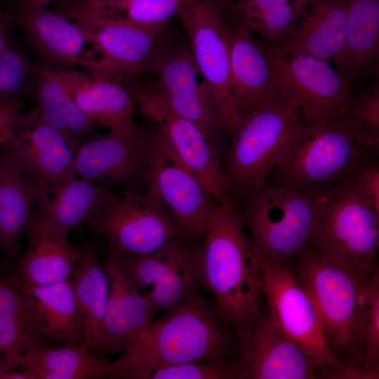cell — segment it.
<instances>
[{
    "mask_svg": "<svg viewBox=\"0 0 379 379\" xmlns=\"http://www.w3.org/2000/svg\"><path fill=\"white\" fill-rule=\"evenodd\" d=\"M379 214L362 197L354 176L323 200L310 245L331 260L371 280L378 271Z\"/></svg>",
    "mask_w": 379,
    "mask_h": 379,
    "instance_id": "obj_6",
    "label": "cell"
},
{
    "mask_svg": "<svg viewBox=\"0 0 379 379\" xmlns=\"http://www.w3.org/2000/svg\"><path fill=\"white\" fill-rule=\"evenodd\" d=\"M6 13L50 68H86L92 58L79 25L56 10L32 8L20 0H6Z\"/></svg>",
    "mask_w": 379,
    "mask_h": 379,
    "instance_id": "obj_20",
    "label": "cell"
},
{
    "mask_svg": "<svg viewBox=\"0 0 379 379\" xmlns=\"http://www.w3.org/2000/svg\"><path fill=\"white\" fill-rule=\"evenodd\" d=\"M1 271H0V281H1Z\"/></svg>",
    "mask_w": 379,
    "mask_h": 379,
    "instance_id": "obj_49",
    "label": "cell"
},
{
    "mask_svg": "<svg viewBox=\"0 0 379 379\" xmlns=\"http://www.w3.org/2000/svg\"><path fill=\"white\" fill-rule=\"evenodd\" d=\"M103 265L109 280L118 293L127 331L128 350L142 338L154 321L157 310L149 296L134 286L107 255Z\"/></svg>",
    "mask_w": 379,
    "mask_h": 379,
    "instance_id": "obj_33",
    "label": "cell"
},
{
    "mask_svg": "<svg viewBox=\"0 0 379 379\" xmlns=\"http://www.w3.org/2000/svg\"><path fill=\"white\" fill-rule=\"evenodd\" d=\"M25 6L36 9L48 8L57 0H20Z\"/></svg>",
    "mask_w": 379,
    "mask_h": 379,
    "instance_id": "obj_44",
    "label": "cell"
},
{
    "mask_svg": "<svg viewBox=\"0 0 379 379\" xmlns=\"http://www.w3.org/2000/svg\"><path fill=\"white\" fill-rule=\"evenodd\" d=\"M239 354L233 328L220 319L215 305L196 291L154 320L142 338L118 359L108 361L102 377L145 379L160 367Z\"/></svg>",
    "mask_w": 379,
    "mask_h": 379,
    "instance_id": "obj_2",
    "label": "cell"
},
{
    "mask_svg": "<svg viewBox=\"0 0 379 379\" xmlns=\"http://www.w3.org/2000/svg\"><path fill=\"white\" fill-rule=\"evenodd\" d=\"M32 185L38 215L51 231L65 239L79 226H88L117 197L109 187L77 175L50 186Z\"/></svg>",
    "mask_w": 379,
    "mask_h": 379,
    "instance_id": "obj_21",
    "label": "cell"
},
{
    "mask_svg": "<svg viewBox=\"0 0 379 379\" xmlns=\"http://www.w3.org/2000/svg\"><path fill=\"white\" fill-rule=\"evenodd\" d=\"M4 379H35L34 377L27 371L22 370L21 371L11 370L4 376Z\"/></svg>",
    "mask_w": 379,
    "mask_h": 379,
    "instance_id": "obj_45",
    "label": "cell"
},
{
    "mask_svg": "<svg viewBox=\"0 0 379 379\" xmlns=\"http://www.w3.org/2000/svg\"><path fill=\"white\" fill-rule=\"evenodd\" d=\"M256 258L262 294L273 320L316 366H343L325 342L314 305L296 280L291 262L277 264Z\"/></svg>",
    "mask_w": 379,
    "mask_h": 379,
    "instance_id": "obj_12",
    "label": "cell"
},
{
    "mask_svg": "<svg viewBox=\"0 0 379 379\" xmlns=\"http://www.w3.org/2000/svg\"><path fill=\"white\" fill-rule=\"evenodd\" d=\"M217 6L222 12L228 11L234 0H209Z\"/></svg>",
    "mask_w": 379,
    "mask_h": 379,
    "instance_id": "obj_46",
    "label": "cell"
},
{
    "mask_svg": "<svg viewBox=\"0 0 379 379\" xmlns=\"http://www.w3.org/2000/svg\"><path fill=\"white\" fill-rule=\"evenodd\" d=\"M198 285L194 245L193 251L146 294L157 311L167 312L184 303Z\"/></svg>",
    "mask_w": 379,
    "mask_h": 379,
    "instance_id": "obj_35",
    "label": "cell"
},
{
    "mask_svg": "<svg viewBox=\"0 0 379 379\" xmlns=\"http://www.w3.org/2000/svg\"><path fill=\"white\" fill-rule=\"evenodd\" d=\"M190 48L227 131L237 121L230 97L231 29L209 0H185L177 15Z\"/></svg>",
    "mask_w": 379,
    "mask_h": 379,
    "instance_id": "obj_11",
    "label": "cell"
},
{
    "mask_svg": "<svg viewBox=\"0 0 379 379\" xmlns=\"http://www.w3.org/2000/svg\"><path fill=\"white\" fill-rule=\"evenodd\" d=\"M34 71L31 93L36 100L35 108L41 118L58 130L68 142L66 112L70 93L55 69L35 66Z\"/></svg>",
    "mask_w": 379,
    "mask_h": 379,
    "instance_id": "obj_34",
    "label": "cell"
},
{
    "mask_svg": "<svg viewBox=\"0 0 379 379\" xmlns=\"http://www.w3.org/2000/svg\"><path fill=\"white\" fill-rule=\"evenodd\" d=\"M153 136L154 131L140 128L128 135L96 133L78 146L75 175L109 187L138 188L143 182Z\"/></svg>",
    "mask_w": 379,
    "mask_h": 379,
    "instance_id": "obj_16",
    "label": "cell"
},
{
    "mask_svg": "<svg viewBox=\"0 0 379 379\" xmlns=\"http://www.w3.org/2000/svg\"><path fill=\"white\" fill-rule=\"evenodd\" d=\"M291 267L314 305L328 349L343 365L364 368L366 288L371 280L310 244L292 260Z\"/></svg>",
    "mask_w": 379,
    "mask_h": 379,
    "instance_id": "obj_4",
    "label": "cell"
},
{
    "mask_svg": "<svg viewBox=\"0 0 379 379\" xmlns=\"http://www.w3.org/2000/svg\"><path fill=\"white\" fill-rule=\"evenodd\" d=\"M23 107L22 100L14 101L0 107V149L11 138Z\"/></svg>",
    "mask_w": 379,
    "mask_h": 379,
    "instance_id": "obj_42",
    "label": "cell"
},
{
    "mask_svg": "<svg viewBox=\"0 0 379 379\" xmlns=\"http://www.w3.org/2000/svg\"><path fill=\"white\" fill-rule=\"evenodd\" d=\"M143 182L192 239L203 234L219 202L181 162L157 128Z\"/></svg>",
    "mask_w": 379,
    "mask_h": 379,
    "instance_id": "obj_14",
    "label": "cell"
},
{
    "mask_svg": "<svg viewBox=\"0 0 379 379\" xmlns=\"http://www.w3.org/2000/svg\"><path fill=\"white\" fill-rule=\"evenodd\" d=\"M65 15L79 25L98 53L86 68L96 79L124 86L141 79L168 42L165 25L141 26L82 13Z\"/></svg>",
    "mask_w": 379,
    "mask_h": 379,
    "instance_id": "obj_8",
    "label": "cell"
},
{
    "mask_svg": "<svg viewBox=\"0 0 379 379\" xmlns=\"http://www.w3.org/2000/svg\"><path fill=\"white\" fill-rule=\"evenodd\" d=\"M32 182L2 151L0 154V247L6 257H16L34 215Z\"/></svg>",
    "mask_w": 379,
    "mask_h": 379,
    "instance_id": "obj_27",
    "label": "cell"
},
{
    "mask_svg": "<svg viewBox=\"0 0 379 379\" xmlns=\"http://www.w3.org/2000/svg\"><path fill=\"white\" fill-rule=\"evenodd\" d=\"M48 337L34 298L15 274L0 281V355L11 369L30 348Z\"/></svg>",
    "mask_w": 379,
    "mask_h": 379,
    "instance_id": "obj_25",
    "label": "cell"
},
{
    "mask_svg": "<svg viewBox=\"0 0 379 379\" xmlns=\"http://www.w3.org/2000/svg\"><path fill=\"white\" fill-rule=\"evenodd\" d=\"M274 70L297 99L302 114L312 120L347 121L355 99L350 85L330 62L312 55L284 53L261 41Z\"/></svg>",
    "mask_w": 379,
    "mask_h": 379,
    "instance_id": "obj_13",
    "label": "cell"
},
{
    "mask_svg": "<svg viewBox=\"0 0 379 379\" xmlns=\"http://www.w3.org/2000/svg\"><path fill=\"white\" fill-rule=\"evenodd\" d=\"M238 359L220 357L158 368L145 379H238Z\"/></svg>",
    "mask_w": 379,
    "mask_h": 379,
    "instance_id": "obj_37",
    "label": "cell"
},
{
    "mask_svg": "<svg viewBox=\"0 0 379 379\" xmlns=\"http://www.w3.org/2000/svg\"><path fill=\"white\" fill-rule=\"evenodd\" d=\"M149 71L157 76V85L168 106L196 124L220 146L225 129L190 46L185 44L172 46L167 42Z\"/></svg>",
    "mask_w": 379,
    "mask_h": 379,
    "instance_id": "obj_15",
    "label": "cell"
},
{
    "mask_svg": "<svg viewBox=\"0 0 379 379\" xmlns=\"http://www.w3.org/2000/svg\"><path fill=\"white\" fill-rule=\"evenodd\" d=\"M362 197L379 214V164L373 158L364 163L354 175Z\"/></svg>",
    "mask_w": 379,
    "mask_h": 379,
    "instance_id": "obj_40",
    "label": "cell"
},
{
    "mask_svg": "<svg viewBox=\"0 0 379 379\" xmlns=\"http://www.w3.org/2000/svg\"><path fill=\"white\" fill-rule=\"evenodd\" d=\"M301 110L291 93L238 117L222 170L231 197L244 199L265 185Z\"/></svg>",
    "mask_w": 379,
    "mask_h": 379,
    "instance_id": "obj_5",
    "label": "cell"
},
{
    "mask_svg": "<svg viewBox=\"0 0 379 379\" xmlns=\"http://www.w3.org/2000/svg\"><path fill=\"white\" fill-rule=\"evenodd\" d=\"M34 67L19 50L7 45L0 62V107L32 93Z\"/></svg>",
    "mask_w": 379,
    "mask_h": 379,
    "instance_id": "obj_36",
    "label": "cell"
},
{
    "mask_svg": "<svg viewBox=\"0 0 379 379\" xmlns=\"http://www.w3.org/2000/svg\"><path fill=\"white\" fill-rule=\"evenodd\" d=\"M314 378L321 379H378L379 373L369 371L363 367L348 365H343L340 368L321 365L316 366Z\"/></svg>",
    "mask_w": 379,
    "mask_h": 379,
    "instance_id": "obj_41",
    "label": "cell"
},
{
    "mask_svg": "<svg viewBox=\"0 0 379 379\" xmlns=\"http://www.w3.org/2000/svg\"><path fill=\"white\" fill-rule=\"evenodd\" d=\"M238 379H314L316 366L267 308L239 344Z\"/></svg>",
    "mask_w": 379,
    "mask_h": 379,
    "instance_id": "obj_18",
    "label": "cell"
},
{
    "mask_svg": "<svg viewBox=\"0 0 379 379\" xmlns=\"http://www.w3.org/2000/svg\"><path fill=\"white\" fill-rule=\"evenodd\" d=\"M348 18L346 0H303L291 34L274 46L284 53L335 62L345 46Z\"/></svg>",
    "mask_w": 379,
    "mask_h": 379,
    "instance_id": "obj_22",
    "label": "cell"
},
{
    "mask_svg": "<svg viewBox=\"0 0 379 379\" xmlns=\"http://www.w3.org/2000/svg\"><path fill=\"white\" fill-rule=\"evenodd\" d=\"M303 0H234L229 8L232 22L277 46L291 34Z\"/></svg>",
    "mask_w": 379,
    "mask_h": 379,
    "instance_id": "obj_32",
    "label": "cell"
},
{
    "mask_svg": "<svg viewBox=\"0 0 379 379\" xmlns=\"http://www.w3.org/2000/svg\"><path fill=\"white\" fill-rule=\"evenodd\" d=\"M88 227L104 239L108 251L120 256L153 253L168 244L191 239L160 199L151 190L126 189Z\"/></svg>",
    "mask_w": 379,
    "mask_h": 379,
    "instance_id": "obj_9",
    "label": "cell"
},
{
    "mask_svg": "<svg viewBox=\"0 0 379 379\" xmlns=\"http://www.w3.org/2000/svg\"><path fill=\"white\" fill-rule=\"evenodd\" d=\"M230 29V97L237 120L292 93L271 66L261 41L237 22H232Z\"/></svg>",
    "mask_w": 379,
    "mask_h": 379,
    "instance_id": "obj_19",
    "label": "cell"
},
{
    "mask_svg": "<svg viewBox=\"0 0 379 379\" xmlns=\"http://www.w3.org/2000/svg\"><path fill=\"white\" fill-rule=\"evenodd\" d=\"M18 283L34 298L48 337L67 345H84V320L69 280L39 286Z\"/></svg>",
    "mask_w": 379,
    "mask_h": 379,
    "instance_id": "obj_30",
    "label": "cell"
},
{
    "mask_svg": "<svg viewBox=\"0 0 379 379\" xmlns=\"http://www.w3.org/2000/svg\"><path fill=\"white\" fill-rule=\"evenodd\" d=\"M245 227L236 200L231 198L218 203L201 242L195 244L199 285L213 294L218 314L233 328L239 345L262 310L258 260Z\"/></svg>",
    "mask_w": 379,
    "mask_h": 379,
    "instance_id": "obj_1",
    "label": "cell"
},
{
    "mask_svg": "<svg viewBox=\"0 0 379 379\" xmlns=\"http://www.w3.org/2000/svg\"><path fill=\"white\" fill-rule=\"evenodd\" d=\"M326 197L265 185L244 198L241 214L256 256L272 263L291 262L310 244Z\"/></svg>",
    "mask_w": 379,
    "mask_h": 379,
    "instance_id": "obj_7",
    "label": "cell"
},
{
    "mask_svg": "<svg viewBox=\"0 0 379 379\" xmlns=\"http://www.w3.org/2000/svg\"><path fill=\"white\" fill-rule=\"evenodd\" d=\"M11 24L6 11L0 8V51H3L8 44L7 41V30Z\"/></svg>",
    "mask_w": 379,
    "mask_h": 379,
    "instance_id": "obj_43",
    "label": "cell"
},
{
    "mask_svg": "<svg viewBox=\"0 0 379 379\" xmlns=\"http://www.w3.org/2000/svg\"><path fill=\"white\" fill-rule=\"evenodd\" d=\"M364 368L379 373V270L366 288V314L364 329Z\"/></svg>",
    "mask_w": 379,
    "mask_h": 379,
    "instance_id": "obj_39",
    "label": "cell"
},
{
    "mask_svg": "<svg viewBox=\"0 0 379 379\" xmlns=\"http://www.w3.org/2000/svg\"><path fill=\"white\" fill-rule=\"evenodd\" d=\"M349 18L345 46L333 62L350 86L375 74L379 59V0H346Z\"/></svg>",
    "mask_w": 379,
    "mask_h": 379,
    "instance_id": "obj_26",
    "label": "cell"
},
{
    "mask_svg": "<svg viewBox=\"0 0 379 379\" xmlns=\"http://www.w3.org/2000/svg\"><path fill=\"white\" fill-rule=\"evenodd\" d=\"M26 235L27 246L15 269L19 284L39 286L69 280L81 257L82 245H73L57 236L36 211Z\"/></svg>",
    "mask_w": 379,
    "mask_h": 379,
    "instance_id": "obj_24",
    "label": "cell"
},
{
    "mask_svg": "<svg viewBox=\"0 0 379 379\" xmlns=\"http://www.w3.org/2000/svg\"><path fill=\"white\" fill-rule=\"evenodd\" d=\"M185 0H62L58 9L65 15L82 13L132 24L166 25L178 15Z\"/></svg>",
    "mask_w": 379,
    "mask_h": 379,
    "instance_id": "obj_31",
    "label": "cell"
},
{
    "mask_svg": "<svg viewBox=\"0 0 379 379\" xmlns=\"http://www.w3.org/2000/svg\"><path fill=\"white\" fill-rule=\"evenodd\" d=\"M82 245L81 257L69 279L85 325L84 346L105 359L102 351V324L109 295V280L95 244Z\"/></svg>",
    "mask_w": 379,
    "mask_h": 379,
    "instance_id": "obj_28",
    "label": "cell"
},
{
    "mask_svg": "<svg viewBox=\"0 0 379 379\" xmlns=\"http://www.w3.org/2000/svg\"><path fill=\"white\" fill-rule=\"evenodd\" d=\"M375 153L345 121L300 118L265 185L326 197Z\"/></svg>",
    "mask_w": 379,
    "mask_h": 379,
    "instance_id": "obj_3",
    "label": "cell"
},
{
    "mask_svg": "<svg viewBox=\"0 0 379 379\" xmlns=\"http://www.w3.org/2000/svg\"><path fill=\"white\" fill-rule=\"evenodd\" d=\"M345 122L356 137L375 153L379 148V85L375 82L355 99L352 117Z\"/></svg>",
    "mask_w": 379,
    "mask_h": 379,
    "instance_id": "obj_38",
    "label": "cell"
},
{
    "mask_svg": "<svg viewBox=\"0 0 379 379\" xmlns=\"http://www.w3.org/2000/svg\"><path fill=\"white\" fill-rule=\"evenodd\" d=\"M135 105L152 119L181 162L219 202L232 198L222 170L220 146L193 121L175 112L162 96L157 83L140 79L125 85Z\"/></svg>",
    "mask_w": 379,
    "mask_h": 379,
    "instance_id": "obj_10",
    "label": "cell"
},
{
    "mask_svg": "<svg viewBox=\"0 0 379 379\" xmlns=\"http://www.w3.org/2000/svg\"><path fill=\"white\" fill-rule=\"evenodd\" d=\"M107 362L84 345L40 344L26 351L18 366L35 379H84L102 378Z\"/></svg>",
    "mask_w": 379,
    "mask_h": 379,
    "instance_id": "obj_29",
    "label": "cell"
},
{
    "mask_svg": "<svg viewBox=\"0 0 379 379\" xmlns=\"http://www.w3.org/2000/svg\"><path fill=\"white\" fill-rule=\"evenodd\" d=\"M11 370L13 369L7 366L3 357L0 355V379H4L6 374Z\"/></svg>",
    "mask_w": 379,
    "mask_h": 379,
    "instance_id": "obj_47",
    "label": "cell"
},
{
    "mask_svg": "<svg viewBox=\"0 0 379 379\" xmlns=\"http://www.w3.org/2000/svg\"><path fill=\"white\" fill-rule=\"evenodd\" d=\"M55 69L72 98L95 126L123 135L139 129L133 119L135 102L125 86L94 78L73 68Z\"/></svg>",
    "mask_w": 379,
    "mask_h": 379,
    "instance_id": "obj_23",
    "label": "cell"
},
{
    "mask_svg": "<svg viewBox=\"0 0 379 379\" xmlns=\"http://www.w3.org/2000/svg\"><path fill=\"white\" fill-rule=\"evenodd\" d=\"M4 49H5V48H4ZM4 50L1 51H0V62H1V57H2V54H3Z\"/></svg>",
    "mask_w": 379,
    "mask_h": 379,
    "instance_id": "obj_48",
    "label": "cell"
},
{
    "mask_svg": "<svg viewBox=\"0 0 379 379\" xmlns=\"http://www.w3.org/2000/svg\"><path fill=\"white\" fill-rule=\"evenodd\" d=\"M32 184L47 186L74 176L75 152L34 107L21 113L1 149Z\"/></svg>",
    "mask_w": 379,
    "mask_h": 379,
    "instance_id": "obj_17",
    "label": "cell"
}]
</instances>
